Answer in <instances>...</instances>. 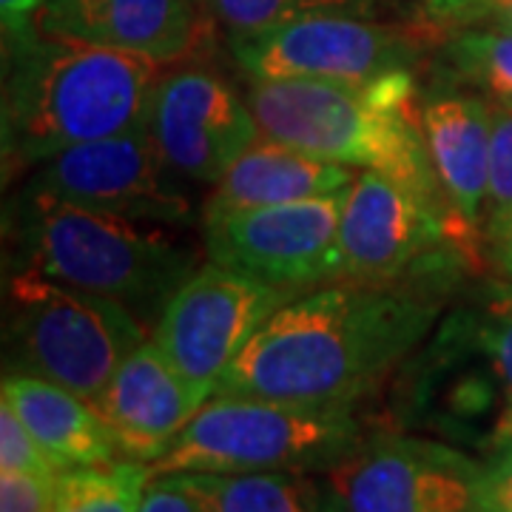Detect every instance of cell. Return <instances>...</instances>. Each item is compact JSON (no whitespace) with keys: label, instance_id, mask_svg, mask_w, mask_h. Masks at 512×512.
Listing matches in <instances>:
<instances>
[{"label":"cell","instance_id":"cell-1","mask_svg":"<svg viewBox=\"0 0 512 512\" xmlns=\"http://www.w3.org/2000/svg\"><path fill=\"white\" fill-rule=\"evenodd\" d=\"M441 305L399 285L330 282L299 293L256 330L214 393L353 404L424 345Z\"/></svg>","mask_w":512,"mask_h":512},{"label":"cell","instance_id":"cell-8","mask_svg":"<svg viewBox=\"0 0 512 512\" xmlns=\"http://www.w3.org/2000/svg\"><path fill=\"white\" fill-rule=\"evenodd\" d=\"M328 473L325 512H481L484 461L450 441L384 433Z\"/></svg>","mask_w":512,"mask_h":512},{"label":"cell","instance_id":"cell-29","mask_svg":"<svg viewBox=\"0 0 512 512\" xmlns=\"http://www.w3.org/2000/svg\"><path fill=\"white\" fill-rule=\"evenodd\" d=\"M137 512H202L200 501L185 490L180 476H157L148 481Z\"/></svg>","mask_w":512,"mask_h":512},{"label":"cell","instance_id":"cell-19","mask_svg":"<svg viewBox=\"0 0 512 512\" xmlns=\"http://www.w3.org/2000/svg\"><path fill=\"white\" fill-rule=\"evenodd\" d=\"M3 402L15 407V413L60 473L123 458L94 404L43 376L6 373Z\"/></svg>","mask_w":512,"mask_h":512},{"label":"cell","instance_id":"cell-6","mask_svg":"<svg viewBox=\"0 0 512 512\" xmlns=\"http://www.w3.org/2000/svg\"><path fill=\"white\" fill-rule=\"evenodd\" d=\"M6 302L20 367L89 402L148 339L146 325L126 305L29 268L9 276Z\"/></svg>","mask_w":512,"mask_h":512},{"label":"cell","instance_id":"cell-32","mask_svg":"<svg viewBox=\"0 0 512 512\" xmlns=\"http://www.w3.org/2000/svg\"><path fill=\"white\" fill-rule=\"evenodd\" d=\"M481 12H490L498 29L512 32V0H481Z\"/></svg>","mask_w":512,"mask_h":512},{"label":"cell","instance_id":"cell-28","mask_svg":"<svg viewBox=\"0 0 512 512\" xmlns=\"http://www.w3.org/2000/svg\"><path fill=\"white\" fill-rule=\"evenodd\" d=\"M481 512H512V439L484 461Z\"/></svg>","mask_w":512,"mask_h":512},{"label":"cell","instance_id":"cell-30","mask_svg":"<svg viewBox=\"0 0 512 512\" xmlns=\"http://www.w3.org/2000/svg\"><path fill=\"white\" fill-rule=\"evenodd\" d=\"M487 239H490L493 259L498 262V268L504 271L507 279H512V211H507L498 220L487 222Z\"/></svg>","mask_w":512,"mask_h":512},{"label":"cell","instance_id":"cell-12","mask_svg":"<svg viewBox=\"0 0 512 512\" xmlns=\"http://www.w3.org/2000/svg\"><path fill=\"white\" fill-rule=\"evenodd\" d=\"M231 40V55L251 80L367 83L413 63V46L353 12H313Z\"/></svg>","mask_w":512,"mask_h":512},{"label":"cell","instance_id":"cell-10","mask_svg":"<svg viewBox=\"0 0 512 512\" xmlns=\"http://www.w3.org/2000/svg\"><path fill=\"white\" fill-rule=\"evenodd\" d=\"M293 296L299 293L208 262L171 296L151 328V342L188 382L214 396L222 373Z\"/></svg>","mask_w":512,"mask_h":512},{"label":"cell","instance_id":"cell-5","mask_svg":"<svg viewBox=\"0 0 512 512\" xmlns=\"http://www.w3.org/2000/svg\"><path fill=\"white\" fill-rule=\"evenodd\" d=\"M365 441L353 404H296L214 393L151 478L177 473H311L333 470Z\"/></svg>","mask_w":512,"mask_h":512},{"label":"cell","instance_id":"cell-33","mask_svg":"<svg viewBox=\"0 0 512 512\" xmlns=\"http://www.w3.org/2000/svg\"><path fill=\"white\" fill-rule=\"evenodd\" d=\"M194 3H197V6H202V9L208 12V3H211V0H194Z\"/></svg>","mask_w":512,"mask_h":512},{"label":"cell","instance_id":"cell-20","mask_svg":"<svg viewBox=\"0 0 512 512\" xmlns=\"http://www.w3.org/2000/svg\"><path fill=\"white\" fill-rule=\"evenodd\" d=\"M202 512H325L322 487L305 473H177Z\"/></svg>","mask_w":512,"mask_h":512},{"label":"cell","instance_id":"cell-9","mask_svg":"<svg viewBox=\"0 0 512 512\" xmlns=\"http://www.w3.org/2000/svg\"><path fill=\"white\" fill-rule=\"evenodd\" d=\"M342 194L202 217L208 262L291 293L336 282Z\"/></svg>","mask_w":512,"mask_h":512},{"label":"cell","instance_id":"cell-7","mask_svg":"<svg viewBox=\"0 0 512 512\" xmlns=\"http://www.w3.org/2000/svg\"><path fill=\"white\" fill-rule=\"evenodd\" d=\"M396 419L456 447H478L484 456L510 439V402L478 342L470 308L441 319L404 362L402 382H396Z\"/></svg>","mask_w":512,"mask_h":512},{"label":"cell","instance_id":"cell-14","mask_svg":"<svg viewBox=\"0 0 512 512\" xmlns=\"http://www.w3.org/2000/svg\"><path fill=\"white\" fill-rule=\"evenodd\" d=\"M450 237L441 205L382 171H362L342 197L336 282H396Z\"/></svg>","mask_w":512,"mask_h":512},{"label":"cell","instance_id":"cell-23","mask_svg":"<svg viewBox=\"0 0 512 512\" xmlns=\"http://www.w3.org/2000/svg\"><path fill=\"white\" fill-rule=\"evenodd\" d=\"M362 0H211L208 15L228 37L254 35L313 12H353Z\"/></svg>","mask_w":512,"mask_h":512},{"label":"cell","instance_id":"cell-26","mask_svg":"<svg viewBox=\"0 0 512 512\" xmlns=\"http://www.w3.org/2000/svg\"><path fill=\"white\" fill-rule=\"evenodd\" d=\"M512 211V111L493 106V140H490V194L487 222ZM487 228V225H484Z\"/></svg>","mask_w":512,"mask_h":512},{"label":"cell","instance_id":"cell-15","mask_svg":"<svg viewBox=\"0 0 512 512\" xmlns=\"http://www.w3.org/2000/svg\"><path fill=\"white\" fill-rule=\"evenodd\" d=\"M211 396L185 379L148 336L92 399L120 456L154 464Z\"/></svg>","mask_w":512,"mask_h":512},{"label":"cell","instance_id":"cell-18","mask_svg":"<svg viewBox=\"0 0 512 512\" xmlns=\"http://www.w3.org/2000/svg\"><path fill=\"white\" fill-rule=\"evenodd\" d=\"M359 174L362 168L333 163L308 151L259 137L214 183L202 217L220 211L265 208L342 194L356 183Z\"/></svg>","mask_w":512,"mask_h":512},{"label":"cell","instance_id":"cell-34","mask_svg":"<svg viewBox=\"0 0 512 512\" xmlns=\"http://www.w3.org/2000/svg\"><path fill=\"white\" fill-rule=\"evenodd\" d=\"M478 9H481V6H478Z\"/></svg>","mask_w":512,"mask_h":512},{"label":"cell","instance_id":"cell-25","mask_svg":"<svg viewBox=\"0 0 512 512\" xmlns=\"http://www.w3.org/2000/svg\"><path fill=\"white\" fill-rule=\"evenodd\" d=\"M0 470L12 473H43V476H57L60 470L55 461L46 456V450L37 444L29 433L15 407L0 399Z\"/></svg>","mask_w":512,"mask_h":512},{"label":"cell","instance_id":"cell-27","mask_svg":"<svg viewBox=\"0 0 512 512\" xmlns=\"http://www.w3.org/2000/svg\"><path fill=\"white\" fill-rule=\"evenodd\" d=\"M57 476L0 470V512H52Z\"/></svg>","mask_w":512,"mask_h":512},{"label":"cell","instance_id":"cell-13","mask_svg":"<svg viewBox=\"0 0 512 512\" xmlns=\"http://www.w3.org/2000/svg\"><path fill=\"white\" fill-rule=\"evenodd\" d=\"M146 128L165 163L183 180L208 185L262 137L245 94L239 97L225 77L197 66L160 77Z\"/></svg>","mask_w":512,"mask_h":512},{"label":"cell","instance_id":"cell-22","mask_svg":"<svg viewBox=\"0 0 512 512\" xmlns=\"http://www.w3.org/2000/svg\"><path fill=\"white\" fill-rule=\"evenodd\" d=\"M447 60L458 80L470 83L495 109L512 111V32H467L447 46Z\"/></svg>","mask_w":512,"mask_h":512},{"label":"cell","instance_id":"cell-11","mask_svg":"<svg viewBox=\"0 0 512 512\" xmlns=\"http://www.w3.org/2000/svg\"><path fill=\"white\" fill-rule=\"evenodd\" d=\"M148 128L66 148L37 165L26 191L154 225H185L194 205Z\"/></svg>","mask_w":512,"mask_h":512},{"label":"cell","instance_id":"cell-16","mask_svg":"<svg viewBox=\"0 0 512 512\" xmlns=\"http://www.w3.org/2000/svg\"><path fill=\"white\" fill-rule=\"evenodd\" d=\"M208 18L194 0H46L40 29L134 52L165 69L197 55Z\"/></svg>","mask_w":512,"mask_h":512},{"label":"cell","instance_id":"cell-31","mask_svg":"<svg viewBox=\"0 0 512 512\" xmlns=\"http://www.w3.org/2000/svg\"><path fill=\"white\" fill-rule=\"evenodd\" d=\"M43 3H46V0H0L6 37L23 35L26 29H32V15H35Z\"/></svg>","mask_w":512,"mask_h":512},{"label":"cell","instance_id":"cell-17","mask_svg":"<svg viewBox=\"0 0 512 512\" xmlns=\"http://www.w3.org/2000/svg\"><path fill=\"white\" fill-rule=\"evenodd\" d=\"M421 134L461 248L476 259V237L490 194L493 106L473 94H436L421 106Z\"/></svg>","mask_w":512,"mask_h":512},{"label":"cell","instance_id":"cell-24","mask_svg":"<svg viewBox=\"0 0 512 512\" xmlns=\"http://www.w3.org/2000/svg\"><path fill=\"white\" fill-rule=\"evenodd\" d=\"M467 308L473 313L478 342H481L484 353L490 356L495 373H498V379L504 384V393H507V402H510L512 424V285L490 279L478 291L473 305H467Z\"/></svg>","mask_w":512,"mask_h":512},{"label":"cell","instance_id":"cell-4","mask_svg":"<svg viewBox=\"0 0 512 512\" xmlns=\"http://www.w3.org/2000/svg\"><path fill=\"white\" fill-rule=\"evenodd\" d=\"M15 242L18 268L114 299L151 328L200 268L191 248L154 222L126 220L35 191H23L15 205Z\"/></svg>","mask_w":512,"mask_h":512},{"label":"cell","instance_id":"cell-21","mask_svg":"<svg viewBox=\"0 0 512 512\" xmlns=\"http://www.w3.org/2000/svg\"><path fill=\"white\" fill-rule=\"evenodd\" d=\"M148 481V464L131 458H117L94 467H72L57 476L52 512H137Z\"/></svg>","mask_w":512,"mask_h":512},{"label":"cell","instance_id":"cell-2","mask_svg":"<svg viewBox=\"0 0 512 512\" xmlns=\"http://www.w3.org/2000/svg\"><path fill=\"white\" fill-rule=\"evenodd\" d=\"M6 40V168L40 165L66 148L146 128L160 63L46 29Z\"/></svg>","mask_w":512,"mask_h":512},{"label":"cell","instance_id":"cell-3","mask_svg":"<svg viewBox=\"0 0 512 512\" xmlns=\"http://www.w3.org/2000/svg\"><path fill=\"white\" fill-rule=\"evenodd\" d=\"M245 100L259 134L362 171H382L439 205L410 69L367 83L251 80Z\"/></svg>","mask_w":512,"mask_h":512}]
</instances>
